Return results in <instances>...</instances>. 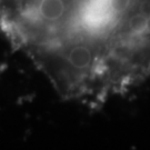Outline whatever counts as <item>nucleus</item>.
<instances>
[{
    "label": "nucleus",
    "mask_w": 150,
    "mask_h": 150,
    "mask_svg": "<svg viewBox=\"0 0 150 150\" xmlns=\"http://www.w3.org/2000/svg\"><path fill=\"white\" fill-rule=\"evenodd\" d=\"M0 32L61 98L86 107L150 77V0H0Z\"/></svg>",
    "instance_id": "nucleus-1"
}]
</instances>
